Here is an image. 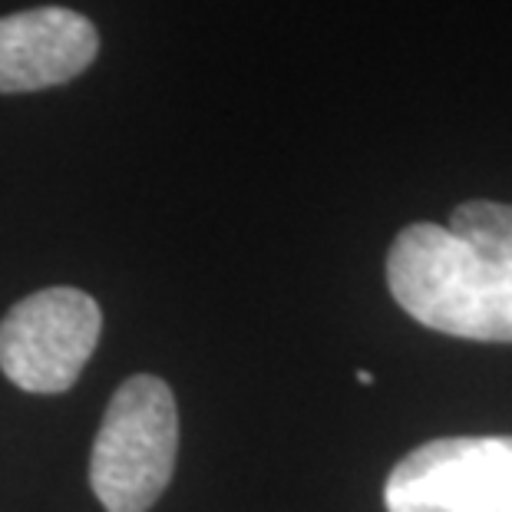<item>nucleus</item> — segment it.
Instances as JSON below:
<instances>
[{
  "mask_svg": "<svg viewBox=\"0 0 512 512\" xmlns=\"http://www.w3.org/2000/svg\"><path fill=\"white\" fill-rule=\"evenodd\" d=\"M357 384L370 387V384H374V374H367V370H357Z\"/></svg>",
  "mask_w": 512,
  "mask_h": 512,
  "instance_id": "nucleus-6",
  "label": "nucleus"
},
{
  "mask_svg": "<svg viewBox=\"0 0 512 512\" xmlns=\"http://www.w3.org/2000/svg\"><path fill=\"white\" fill-rule=\"evenodd\" d=\"M100 34L67 7L0 17V93H34L80 76L96 60Z\"/></svg>",
  "mask_w": 512,
  "mask_h": 512,
  "instance_id": "nucleus-5",
  "label": "nucleus"
},
{
  "mask_svg": "<svg viewBox=\"0 0 512 512\" xmlns=\"http://www.w3.org/2000/svg\"><path fill=\"white\" fill-rule=\"evenodd\" d=\"M179 453V413L166 380L139 374L116 390L96 433L90 486L106 512H146L166 493Z\"/></svg>",
  "mask_w": 512,
  "mask_h": 512,
  "instance_id": "nucleus-2",
  "label": "nucleus"
},
{
  "mask_svg": "<svg viewBox=\"0 0 512 512\" xmlns=\"http://www.w3.org/2000/svg\"><path fill=\"white\" fill-rule=\"evenodd\" d=\"M100 331V304L86 291H37L0 321V370L27 394H63L93 357Z\"/></svg>",
  "mask_w": 512,
  "mask_h": 512,
  "instance_id": "nucleus-3",
  "label": "nucleus"
},
{
  "mask_svg": "<svg viewBox=\"0 0 512 512\" xmlns=\"http://www.w3.org/2000/svg\"><path fill=\"white\" fill-rule=\"evenodd\" d=\"M387 288L430 331L512 344V248H470L446 225L413 222L387 252Z\"/></svg>",
  "mask_w": 512,
  "mask_h": 512,
  "instance_id": "nucleus-1",
  "label": "nucleus"
},
{
  "mask_svg": "<svg viewBox=\"0 0 512 512\" xmlns=\"http://www.w3.org/2000/svg\"><path fill=\"white\" fill-rule=\"evenodd\" d=\"M387 512H512V437H443L410 450L384 486Z\"/></svg>",
  "mask_w": 512,
  "mask_h": 512,
  "instance_id": "nucleus-4",
  "label": "nucleus"
}]
</instances>
